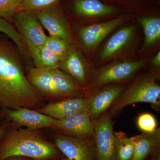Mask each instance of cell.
Returning <instances> with one entry per match:
<instances>
[{"label":"cell","instance_id":"8992f818","mask_svg":"<svg viewBox=\"0 0 160 160\" xmlns=\"http://www.w3.org/2000/svg\"><path fill=\"white\" fill-rule=\"evenodd\" d=\"M2 116L13 125L26 127L29 130H39L43 128H53L59 120L38 112L35 109L21 107L16 109H2Z\"/></svg>","mask_w":160,"mask_h":160},{"label":"cell","instance_id":"4fadbf2b","mask_svg":"<svg viewBox=\"0 0 160 160\" xmlns=\"http://www.w3.org/2000/svg\"><path fill=\"white\" fill-rule=\"evenodd\" d=\"M126 18L121 16L106 22L94 24L80 30L81 42L87 49H94L107 36L126 21Z\"/></svg>","mask_w":160,"mask_h":160},{"label":"cell","instance_id":"30bf717a","mask_svg":"<svg viewBox=\"0 0 160 160\" xmlns=\"http://www.w3.org/2000/svg\"><path fill=\"white\" fill-rule=\"evenodd\" d=\"M13 20L16 30L24 41L27 40L36 45L45 44L47 36L35 12L19 10L15 14Z\"/></svg>","mask_w":160,"mask_h":160},{"label":"cell","instance_id":"2e32d148","mask_svg":"<svg viewBox=\"0 0 160 160\" xmlns=\"http://www.w3.org/2000/svg\"><path fill=\"white\" fill-rule=\"evenodd\" d=\"M58 68L71 77L80 86H86L89 79V69L79 52L72 50L60 63Z\"/></svg>","mask_w":160,"mask_h":160},{"label":"cell","instance_id":"9c48e42d","mask_svg":"<svg viewBox=\"0 0 160 160\" xmlns=\"http://www.w3.org/2000/svg\"><path fill=\"white\" fill-rule=\"evenodd\" d=\"M36 14L50 36L61 38L73 46V40L68 22L59 6L55 5L36 12Z\"/></svg>","mask_w":160,"mask_h":160},{"label":"cell","instance_id":"9a60e30c","mask_svg":"<svg viewBox=\"0 0 160 160\" xmlns=\"http://www.w3.org/2000/svg\"><path fill=\"white\" fill-rule=\"evenodd\" d=\"M134 145L132 160H145L149 156L160 152V128L150 133L142 132L131 137Z\"/></svg>","mask_w":160,"mask_h":160},{"label":"cell","instance_id":"f546056e","mask_svg":"<svg viewBox=\"0 0 160 160\" xmlns=\"http://www.w3.org/2000/svg\"><path fill=\"white\" fill-rule=\"evenodd\" d=\"M6 160H33L30 158L23 157H13L9 158Z\"/></svg>","mask_w":160,"mask_h":160},{"label":"cell","instance_id":"d6a6232c","mask_svg":"<svg viewBox=\"0 0 160 160\" xmlns=\"http://www.w3.org/2000/svg\"><path fill=\"white\" fill-rule=\"evenodd\" d=\"M1 117H2V112H1V113H0V118ZM0 126H1V125H0Z\"/></svg>","mask_w":160,"mask_h":160},{"label":"cell","instance_id":"6da1fadb","mask_svg":"<svg viewBox=\"0 0 160 160\" xmlns=\"http://www.w3.org/2000/svg\"><path fill=\"white\" fill-rule=\"evenodd\" d=\"M43 101L27 79L14 50L0 42V107L36 110L43 106Z\"/></svg>","mask_w":160,"mask_h":160},{"label":"cell","instance_id":"ba28073f","mask_svg":"<svg viewBox=\"0 0 160 160\" xmlns=\"http://www.w3.org/2000/svg\"><path fill=\"white\" fill-rule=\"evenodd\" d=\"M126 88L122 85H112L92 90L88 93L87 111L92 122L95 124L98 122Z\"/></svg>","mask_w":160,"mask_h":160},{"label":"cell","instance_id":"ac0fdd59","mask_svg":"<svg viewBox=\"0 0 160 160\" xmlns=\"http://www.w3.org/2000/svg\"><path fill=\"white\" fill-rule=\"evenodd\" d=\"M135 32L133 26L125 27L112 35L106 42L100 56L101 61L113 56L129 44Z\"/></svg>","mask_w":160,"mask_h":160},{"label":"cell","instance_id":"5bb4252c","mask_svg":"<svg viewBox=\"0 0 160 160\" xmlns=\"http://www.w3.org/2000/svg\"><path fill=\"white\" fill-rule=\"evenodd\" d=\"M51 68H32L27 78L30 85L44 100L58 101L51 73Z\"/></svg>","mask_w":160,"mask_h":160},{"label":"cell","instance_id":"7402d4cb","mask_svg":"<svg viewBox=\"0 0 160 160\" xmlns=\"http://www.w3.org/2000/svg\"><path fill=\"white\" fill-rule=\"evenodd\" d=\"M117 160H132L134 153V145L131 138L123 132H113Z\"/></svg>","mask_w":160,"mask_h":160},{"label":"cell","instance_id":"d4e9b609","mask_svg":"<svg viewBox=\"0 0 160 160\" xmlns=\"http://www.w3.org/2000/svg\"><path fill=\"white\" fill-rule=\"evenodd\" d=\"M24 0H0V18L6 21L13 20L15 14L20 10Z\"/></svg>","mask_w":160,"mask_h":160},{"label":"cell","instance_id":"83f0119b","mask_svg":"<svg viewBox=\"0 0 160 160\" xmlns=\"http://www.w3.org/2000/svg\"><path fill=\"white\" fill-rule=\"evenodd\" d=\"M9 126V124L6 122H3L0 126V141L6 133Z\"/></svg>","mask_w":160,"mask_h":160},{"label":"cell","instance_id":"7a4b0ae2","mask_svg":"<svg viewBox=\"0 0 160 160\" xmlns=\"http://www.w3.org/2000/svg\"><path fill=\"white\" fill-rule=\"evenodd\" d=\"M58 154V148L39 130L8 127L0 141V160L23 157L33 160H48Z\"/></svg>","mask_w":160,"mask_h":160},{"label":"cell","instance_id":"7c38bea8","mask_svg":"<svg viewBox=\"0 0 160 160\" xmlns=\"http://www.w3.org/2000/svg\"><path fill=\"white\" fill-rule=\"evenodd\" d=\"M94 124L88 111L83 112L62 120L52 129L57 132L72 136L92 138L94 135Z\"/></svg>","mask_w":160,"mask_h":160},{"label":"cell","instance_id":"52a82bcc","mask_svg":"<svg viewBox=\"0 0 160 160\" xmlns=\"http://www.w3.org/2000/svg\"><path fill=\"white\" fill-rule=\"evenodd\" d=\"M114 122L106 112L94 124L93 138L98 160H117L113 139Z\"/></svg>","mask_w":160,"mask_h":160},{"label":"cell","instance_id":"ffe728a7","mask_svg":"<svg viewBox=\"0 0 160 160\" xmlns=\"http://www.w3.org/2000/svg\"><path fill=\"white\" fill-rule=\"evenodd\" d=\"M24 42L35 68H58L61 60L45 45H34L27 40Z\"/></svg>","mask_w":160,"mask_h":160},{"label":"cell","instance_id":"603a6c76","mask_svg":"<svg viewBox=\"0 0 160 160\" xmlns=\"http://www.w3.org/2000/svg\"><path fill=\"white\" fill-rule=\"evenodd\" d=\"M45 46L58 57L61 62L73 50V46L65 40L53 36H47Z\"/></svg>","mask_w":160,"mask_h":160},{"label":"cell","instance_id":"cb8c5ba5","mask_svg":"<svg viewBox=\"0 0 160 160\" xmlns=\"http://www.w3.org/2000/svg\"><path fill=\"white\" fill-rule=\"evenodd\" d=\"M0 32L5 33L16 45L18 49L23 55L28 54L25 42L16 29L8 21L0 18Z\"/></svg>","mask_w":160,"mask_h":160},{"label":"cell","instance_id":"1f68e13d","mask_svg":"<svg viewBox=\"0 0 160 160\" xmlns=\"http://www.w3.org/2000/svg\"><path fill=\"white\" fill-rule=\"evenodd\" d=\"M61 160H69V159L67 158H63Z\"/></svg>","mask_w":160,"mask_h":160},{"label":"cell","instance_id":"5b68a950","mask_svg":"<svg viewBox=\"0 0 160 160\" xmlns=\"http://www.w3.org/2000/svg\"><path fill=\"white\" fill-rule=\"evenodd\" d=\"M144 64L143 61L122 62L113 63L98 69L93 73L92 77L93 90L106 85L129 79Z\"/></svg>","mask_w":160,"mask_h":160},{"label":"cell","instance_id":"e0dca14e","mask_svg":"<svg viewBox=\"0 0 160 160\" xmlns=\"http://www.w3.org/2000/svg\"><path fill=\"white\" fill-rule=\"evenodd\" d=\"M50 70L59 100L78 97H87V93L82 91L81 86L71 77L58 67L51 68Z\"/></svg>","mask_w":160,"mask_h":160},{"label":"cell","instance_id":"277c9868","mask_svg":"<svg viewBox=\"0 0 160 160\" xmlns=\"http://www.w3.org/2000/svg\"><path fill=\"white\" fill-rule=\"evenodd\" d=\"M54 144L69 160H98L93 138L76 137L57 132Z\"/></svg>","mask_w":160,"mask_h":160},{"label":"cell","instance_id":"f1b7e54d","mask_svg":"<svg viewBox=\"0 0 160 160\" xmlns=\"http://www.w3.org/2000/svg\"><path fill=\"white\" fill-rule=\"evenodd\" d=\"M152 63L153 66L158 67L160 66V52L159 51L152 59Z\"/></svg>","mask_w":160,"mask_h":160},{"label":"cell","instance_id":"3957f363","mask_svg":"<svg viewBox=\"0 0 160 160\" xmlns=\"http://www.w3.org/2000/svg\"><path fill=\"white\" fill-rule=\"evenodd\" d=\"M158 72L148 73L138 78L106 112L111 118L118 116L129 105L148 103L157 111L160 108V86L157 83Z\"/></svg>","mask_w":160,"mask_h":160},{"label":"cell","instance_id":"4316f807","mask_svg":"<svg viewBox=\"0 0 160 160\" xmlns=\"http://www.w3.org/2000/svg\"><path fill=\"white\" fill-rule=\"evenodd\" d=\"M137 125L142 132L150 133L157 129V122L153 115L149 112H144L138 116Z\"/></svg>","mask_w":160,"mask_h":160},{"label":"cell","instance_id":"8fae6325","mask_svg":"<svg viewBox=\"0 0 160 160\" xmlns=\"http://www.w3.org/2000/svg\"><path fill=\"white\" fill-rule=\"evenodd\" d=\"M88 106L87 97H78L50 102L36 110L55 119L62 120L87 111Z\"/></svg>","mask_w":160,"mask_h":160},{"label":"cell","instance_id":"d6986e66","mask_svg":"<svg viewBox=\"0 0 160 160\" xmlns=\"http://www.w3.org/2000/svg\"><path fill=\"white\" fill-rule=\"evenodd\" d=\"M73 8L78 15L89 18L106 16L118 11L115 6L106 5L98 0H75Z\"/></svg>","mask_w":160,"mask_h":160},{"label":"cell","instance_id":"4dcf8cb0","mask_svg":"<svg viewBox=\"0 0 160 160\" xmlns=\"http://www.w3.org/2000/svg\"><path fill=\"white\" fill-rule=\"evenodd\" d=\"M149 160H160V152L151 155Z\"/></svg>","mask_w":160,"mask_h":160},{"label":"cell","instance_id":"44dd1931","mask_svg":"<svg viewBox=\"0 0 160 160\" xmlns=\"http://www.w3.org/2000/svg\"><path fill=\"white\" fill-rule=\"evenodd\" d=\"M138 22L142 27L145 35L143 47H148L160 38V19L154 17L141 16L138 18Z\"/></svg>","mask_w":160,"mask_h":160},{"label":"cell","instance_id":"484cf974","mask_svg":"<svg viewBox=\"0 0 160 160\" xmlns=\"http://www.w3.org/2000/svg\"><path fill=\"white\" fill-rule=\"evenodd\" d=\"M60 0H24L21 10L37 12L55 6Z\"/></svg>","mask_w":160,"mask_h":160}]
</instances>
